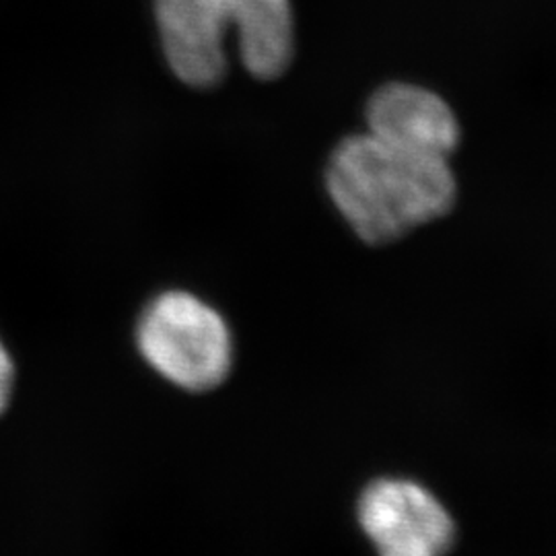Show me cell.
I'll return each mask as SVG.
<instances>
[{
    "label": "cell",
    "instance_id": "8992f818",
    "mask_svg": "<svg viewBox=\"0 0 556 556\" xmlns=\"http://www.w3.org/2000/svg\"><path fill=\"white\" fill-rule=\"evenodd\" d=\"M13 378H15L13 358H11L7 346L0 340V408L2 410H7V406H9L11 390H13Z\"/></svg>",
    "mask_w": 556,
    "mask_h": 556
},
{
    "label": "cell",
    "instance_id": "3957f363",
    "mask_svg": "<svg viewBox=\"0 0 556 556\" xmlns=\"http://www.w3.org/2000/svg\"><path fill=\"white\" fill-rule=\"evenodd\" d=\"M137 344L161 378L190 392L217 388L233 363L227 321L215 307L186 291H167L147 305Z\"/></svg>",
    "mask_w": 556,
    "mask_h": 556
},
{
    "label": "cell",
    "instance_id": "277c9868",
    "mask_svg": "<svg viewBox=\"0 0 556 556\" xmlns=\"http://www.w3.org/2000/svg\"><path fill=\"white\" fill-rule=\"evenodd\" d=\"M358 523L379 556H443L456 526L429 489L404 478L371 482L358 498Z\"/></svg>",
    "mask_w": 556,
    "mask_h": 556
},
{
    "label": "cell",
    "instance_id": "6da1fadb",
    "mask_svg": "<svg viewBox=\"0 0 556 556\" xmlns=\"http://www.w3.org/2000/svg\"><path fill=\"white\" fill-rule=\"evenodd\" d=\"M338 213L371 245L404 238L456 202L450 160L397 149L369 132L342 140L326 167Z\"/></svg>",
    "mask_w": 556,
    "mask_h": 556
},
{
    "label": "cell",
    "instance_id": "5b68a950",
    "mask_svg": "<svg viewBox=\"0 0 556 556\" xmlns=\"http://www.w3.org/2000/svg\"><path fill=\"white\" fill-rule=\"evenodd\" d=\"M365 119L371 137L420 155L450 160L459 142V124L447 101L410 83L378 89Z\"/></svg>",
    "mask_w": 556,
    "mask_h": 556
},
{
    "label": "cell",
    "instance_id": "7a4b0ae2",
    "mask_svg": "<svg viewBox=\"0 0 556 556\" xmlns=\"http://www.w3.org/2000/svg\"><path fill=\"white\" fill-rule=\"evenodd\" d=\"M161 41L179 80L213 87L227 71L225 38L236 29L245 68L258 79L282 75L293 59L289 0H155Z\"/></svg>",
    "mask_w": 556,
    "mask_h": 556
}]
</instances>
